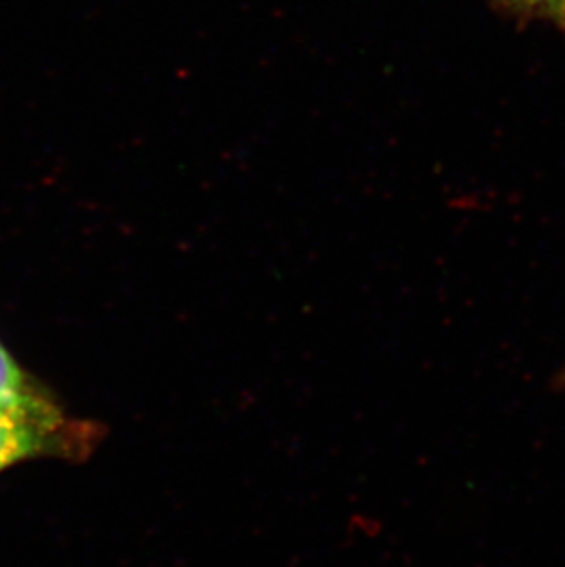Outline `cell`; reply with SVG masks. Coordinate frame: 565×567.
Wrapping results in <instances>:
<instances>
[{"mask_svg": "<svg viewBox=\"0 0 565 567\" xmlns=\"http://www.w3.org/2000/svg\"><path fill=\"white\" fill-rule=\"evenodd\" d=\"M103 432L96 424L70 419H38L0 410V472L21 461L58 455L81 460Z\"/></svg>", "mask_w": 565, "mask_h": 567, "instance_id": "obj_1", "label": "cell"}, {"mask_svg": "<svg viewBox=\"0 0 565 567\" xmlns=\"http://www.w3.org/2000/svg\"><path fill=\"white\" fill-rule=\"evenodd\" d=\"M0 410L28 417L63 419L61 408L39 390L10 353L0 346Z\"/></svg>", "mask_w": 565, "mask_h": 567, "instance_id": "obj_2", "label": "cell"}, {"mask_svg": "<svg viewBox=\"0 0 565 567\" xmlns=\"http://www.w3.org/2000/svg\"><path fill=\"white\" fill-rule=\"evenodd\" d=\"M528 4L540 6L551 13L565 17V0H525Z\"/></svg>", "mask_w": 565, "mask_h": 567, "instance_id": "obj_3", "label": "cell"}]
</instances>
